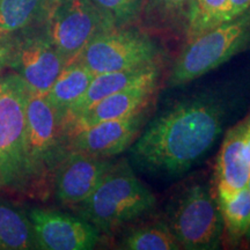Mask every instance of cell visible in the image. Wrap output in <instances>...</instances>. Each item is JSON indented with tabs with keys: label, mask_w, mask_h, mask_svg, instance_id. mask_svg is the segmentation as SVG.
I'll return each mask as SVG.
<instances>
[{
	"label": "cell",
	"mask_w": 250,
	"mask_h": 250,
	"mask_svg": "<svg viewBox=\"0 0 250 250\" xmlns=\"http://www.w3.org/2000/svg\"><path fill=\"white\" fill-rule=\"evenodd\" d=\"M8 62V48L7 46L0 44V72L7 66Z\"/></svg>",
	"instance_id": "obj_26"
},
{
	"label": "cell",
	"mask_w": 250,
	"mask_h": 250,
	"mask_svg": "<svg viewBox=\"0 0 250 250\" xmlns=\"http://www.w3.org/2000/svg\"><path fill=\"white\" fill-rule=\"evenodd\" d=\"M36 249L33 226L26 211L0 199V250Z\"/></svg>",
	"instance_id": "obj_17"
},
{
	"label": "cell",
	"mask_w": 250,
	"mask_h": 250,
	"mask_svg": "<svg viewBox=\"0 0 250 250\" xmlns=\"http://www.w3.org/2000/svg\"><path fill=\"white\" fill-rule=\"evenodd\" d=\"M45 1L48 2V5H49V8H50V9H52V8H54V7H56V6L61 5L62 2L66 1V0H45Z\"/></svg>",
	"instance_id": "obj_27"
},
{
	"label": "cell",
	"mask_w": 250,
	"mask_h": 250,
	"mask_svg": "<svg viewBox=\"0 0 250 250\" xmlns=\"http://www.w3.org/2000/svg\"><path fill=\"white\" fill-rule=\"evenodd\" d=\"M112 28L126 27L139 17L145 0H90Z\"/></svg>",
	"instance_id": "obj_22"
},
{
	"label": "cell",
	"mask_w": 250,
	"mask_h": 250,
	"mask_svg": "<svg viewBox=\"0 0 250 250\" xmlns=\"http://www.w3.org/2000/svg\"><path fill=\"white\" fill-rule=\"evenodd\" d=\"M225 118V103L214 96L177 102L153 118L137 137L131 147L133 161L149 173H186L213 147Z\"/></svg>",
	"instance_id": "obj_1"
},
{
	"label": "cell",
	"mask_w": 250,
	"mask_h": 250,
	"mask_svg": "<svg viewBox=\"0 0 250 250\" xmlns=\"http://www.w3.org/2000/svg\"><path fill=\"white\" fill-rule=\"evenodd\" d=\"M219 203L224 225L235 241L250 234V192L248 188Z\"/></svg>",
	"instance_id": "obj_20"
},
{
	"label": "cell",
	"mask_w": 250,
	"mask_h": 250,
	"mask_svg": "<svg viewBox=\"0 0 250 250\" xmlns=\"http://www.w3.org/2000/svg\"><path fill=\"white\" fill-rule=\"evenodd\" d=\"M247 188H248V190H249V192H250V177H249V181H248V186H247ZM249 236H250V234H249Z\"/></svg>",
	"instance_id": "obj_28"
},
{
	"label": "cell",
	"mask_w": 250,
	"mask_h": 250,
	"mask_svg": "<svg viewBox=\"0 0 250 250\" xmlns=\"http://www.w3.org/2000/svg\"><path fill=\"white\" fill-rule=\"evenodd\" d=\"M243 146H245V151L250 164V120L246 122L245 131H243Z\"/></svg>",
	"instance_id": "obj_25"
},
{
	"label": "cell",
	"mask_w": 250,
	"mask_h": 250,
	"mask_svg": "<svg viewBox=\"0 0 250 250\" xmlns=\"http://www.w3.org/2000/svg\"><path fill=\"white\" fill-rule=\"evenodd\" d=\"M28 217L36 249L89 250L100 241V230L83 218L39 208L28 212Z\"/></svg>",
	"instance_id": "obj_9"
},
{
	"label": "cell",
	"mask_w": 250,
	"mask_h": 250,
	"mask_svg": "<svg viewBox=\"0 0 250 250\" xmlns=\"http://www.w3.org/2000/svg\"><path fill=\"white\" fill-rule=\"evenodd\" d=\"M155 197L126 162L114 164L94 191L79 205L80 218L100 232H111L151 212Z\"/></svg>",
	"instance_id": "obj_2"
},
{
	"label": "cell",
	"mask_w": 250,
	"mask_h": 250,
	"mask_svg": "<svg viewBox=\"0 0 250 250\" xmlns=\"http://www.w3.org/2000/svg\"><path fill=\"white\" fill-rule=\"evenodd\" d=\"M246 123L232 127L226 133L217 158V199L226 201L248 186L250 164L243 146Z\"/></svg>",
	"instance_id": "obj_14"
},
{
	"label": "cell",
	"mask_w": 250,
	"mask_h": 250,
	"mask_svg": "<svg viewBox=\"0 0 250 250\" xmlns=\"http://www.w3.org/2000/svg\"><path fill=\"white\" fill-rule=\"evenodd\" d=\"M167 225L181 248L189 250L217 249L225 227L218 199L203 184H192L180 193Z\"/></svg>",
	"instance_id": "obj_5"
},
{
	"label": "cell",
	"mask_w": 250,
	"mask_h": 250,
	"mask_svg": "<svg viewBox=\"0 0 250 250\" xmlns=\"http://www.w3.org/2000/svg\"><path fill=\"white\" fill-rule=\"evenodd\" d=\"M192 0H152L153 7L158 13L165 17H173V15H188L190 5Z\"/></svg>",
	"instance_id": "obj_23"
},
{
	"label": "cell",
	"mask_w": 250,
	"mask_h": 250,
	"mask_svg": "<svg viewBox=\"0 0 250 250\" xmlns=\"http://www.w3.org/2000/svg\"><path fill=\"white\" fill-rule=\"evenodd\" d=\"M64 136L58 111L44 95L29 92L26 104V156L29 181L51 167Z\"/></svg>",
	"instance_id": "obj_8"
},
{
	"label": "cell",
	"mask_w": 250,
	"mask_h": 250,
	"mask_svg": "<svg viewBox=\"0 0 250 250\" xmlns=\"http://www.w3.org/2000/svg\"><path fill=\"white\" fill-rule=\"evenodd\" d=\"M108 158L72 151L62 159L55 176V195L64 205L83 203L112 167Z\"/></svg>",
	"instance_id": "obj_12"
},
{
	"label": "cell",
	"mask_w": 250,
	"mask_h": 250,
	"mask_svg": "<svg viewBox=\"0 0 250 250\" xmlns=\"http://www.w3.org/2000/svg\"><path fill=\"white\" fill-rule=\"evenodd\" d=\"M160 51L151 37L126 27L112 28L95 36L78 59L92 73H107L156 64Z\"/></svg>",
	"instance_id": "obj_6"
},
{
	"label": "cell",
	"mask_w": 250,
	"mask_h": 250,
	"mask_svg": "<svg viewBox=\"0 0 250 250\" xmlns=\"http://www.w3.org/2000/svg\"><path fill=\"white\" fill-rule=\"evenodd\" d=\"M29 89L18 74L0 77V179L20 190L29 182L26 156V104Z\"/></svg>",
	"instance_id": "obj_4"
},
{
	"label": "cell",
	"mask_w": 250,
	"mask_h": 250,
	"mask_svg": "<svg viewBox=\"0 0 250 250\" xmlns=\"http://www.w3.org/2000/svg\"><path fill=\"white\" fill-rule=\"evenodd\" d=\"M250 42V8L187 42L168 78L170 87L182 86L229 61Z\"/></svg>",
	"instance_id": "obj_3"
},
{
	"label": "cell",
	"mask_w": 250,
	"mask_h": 250,
	"mask_svg": "<svg viewBox=\"0 0 250 250\" xmlns=\"http://www.w3.org/2000/svg\"><path fill=\"white\" fill-rule=\"evenodd\" d=\"M126 250H177L180 243L167 223L143 225L130 230L120 243Z\"/></svg>",
	"instance_id": "obj_19"
},
{
	"label": "cell",
	"mask_w": 250,
	"mask_h": 250,
	"mask_svg": "<svg viewBox=\"0 0 250 250\" xmlns=\"http://www.w3.org/2000/svg\"><path fill=\"white\" fill-rule=\"evenodd\" d=\"M229 5L230 20H233L250 8V0H229Z\"/></svg>",
	"instance_id": "obj_24"
},
{
	"label": "cell",
	"mask_w": 250,
	"mask_h": 250,
	"mask_svg": "<svg viewBox=\"0 0 250 250\" xmlns=\"http://www.w3.org/2000/svg\"><path fill=\"white\" fill-rule=\"evenodd\" d=\"M44 2L45 0H0V35L30 24Z\"/></svg>",
	"instance_id": "obj_21"
},
{
	"label": "cell",
	"mask_w": 250,
	"mask_h": 250,
	"mask_svg": "<svg viewBox=\"0 0 250 250\" xmlns=\"http://www.w3.org/2000/svg\"><path fill=\"white\" fill-rule=\"evenodd\" d=\"M93 77L92 72L78 59L66 62L45 95L58 111L61 120L65 112L85 94Z\"/></svg>",
	"instance_id": "obj_16"
},
{
	"label": "cell",
	"mask_w": 250,
	"mask_h": 250,
	"mask_svg": "<svg viewBox=\"0 0 250 250\" xmlns=\"http://www.w3.org/2000/svg\"><path fill=\"white\" fill-rule=\"evenodd\" d=\"M0 189H2V184H1V179H0Z\"/></svg>",
	"instance_id": "obj_29"
},
{
	"label": "cell",
	"mask_w": 250,
	"mask_h": 250,
	"mask_svg": "<svg viewBox=\"0 0 250 250\" xmlns=\"http://www.w3.org/2000/svg\"><path fill=\"white\" fill-rule=\"evenodd\" d=\"M66 62L48 37H31L14 49L8 48L7 66L23 80L29 92L39 95L48 94Z\"/></svg>",
	"instance_id": "obj_10"
},
{
	"label": "cell",
	"mask_w": 250,
	"mask_h": 250,
	"mask_svg": "<svg viewBox=\"0 0 250 250\" xmlns=\"http://www.w3.org/2000/svg\"><path fill=\"white\" fill-rule=\"evenodd\" d=\"M112 29L90 0H66L50 9L48 37L67 62L103 31Z\"/></svg>",
	"instance_id": "obj_7"
},
{
	"label": "cell",
	"mask_w": 250,
	"mask_h": 250,
	"mask_svg": "<svg viewBox=\"0 0 250 250\" xmlns=\"http://www.w3.org/2000/svg\"><path fill=\"white\" fill-rule=\"evenodd\" d=\"M159 79H160V68L158 64L125 71L95 74L85 94L62 117V127L64 129L78 115L111 94L140 83H154L159 81Z\"/></svg>",
	"instance_id": "obj_15"
},
{
	"label": "cell",
	"mask_w": 250,
	"mask_h": 250,
	"mask_svg": "<svg viewBox=\"0 0 250 250\" xmlns=\"http://www.w3.org/2000/svg\"><path fill=\"white\" fill-rule=\"evenodd\" d=\"M229 20V0H192L187 15V42Z\"/></svg>",
	"instance_id": "obj_18"
},
{
	"label": "cell",
	"mask_w": 250,
	"mask_h": 250,
	"mask_svg": "<svg viewBox=\"0 0 250 250\" xmlns=\"http://www.w3.org/2000/svg\"><path fill=\"white\" fill-rule=\"evenodd\" d=\"M147 108L130 116L94 124L71 134L68 148L99 158L120 154L137 139L147 117Z\"/></svg>",
	"instance_id": "obj_11"
},
{
	"label": "cell",
	"mask_w": 250,
	"mask_h": 250,
	"mask_svg": "<svg viewBox=\"0 0 250 250\" xmlns=\"http://www.w3.org/2000/svg\"><path fill=\"white\" fill-rule=\"evenodd\" d=\"M158 83L159 81L140 83L102 99L72 120L62 129V133L68 137L94 124L130 116L149 107L153 95L158 88Z\"/></svg>",
	"instance_id": "obj_13"
}]
</instances>
